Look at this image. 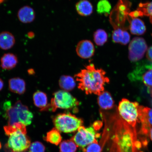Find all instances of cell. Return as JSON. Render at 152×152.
<instances>
[{
  "label": "cell",
  "mask_w": 152,
  "mask_h": 152,
  "mask_svg": "<svg viewBox=\"0 0 152 152\" xmlns=\"http://www.w3.org/2000/svg\"><path fill=\"white\" fill-rule=\"evenodd\" d=\"M110 152H118L115 148L112 147L111 151Z\"/></svg>",
  "instance_id": "obj_36"
},
{
  "label": "cell",
  "mask_w": 152,
  "mask_h": 152,
  "mask_svg": "<svg viewBox=\"0 0 152 152\" xmlns=\"http://www.w3.org/2000/svg\"><path fill=\"white\" fill-rule=\"evenodd\" d=\"M108 35L104 30L99 29L96 30L94 34V39L95 43L98 46H102L107 41Z\"/></svg>",
  "instance_id": "obj_26"
},
{
  "label": "cell",
  "mask_w": 152,
  "mask_h": 152,
  "mask_svg": "<svg viewBox=\"0 0 152 152\" xmlns=\"http://www.w3.org/2000/svg\"></svg>",
  "instance_id": "obj_39"
},
{
  "label": "cell",
  "mask_w": 152,
  "mask_h": 152,
  "mask_svg": "<svg viewBox=\"0 0 152 152\" xmlns=\"http://www.w3.org/2000/svg\"><path fill=\"white\" fill-rule=\"evenodd\" d=\"M34 34L32 32H30V33H28V37L30 38H33L34 37Z\"/></svg>",
  "instance_id": "obj_33"
},
{
  "label": "cell",
  "mask_w": 152,
  "mask_h": 152,
  "mask_svg": "<svg viewBox=\"0 0 152 152\" xmlns=\"http://www.w3.org/2000/svg\"><path fill=\"white\" fill-rule=\"evenodd\" d=\"M77 147L71 139L64 140L60 144V152H76Z\"/></svg>",
  "instance_id": "obj_27"
},
{
  "label": "cell",
  "mask_w": 152,
  "mask_h": 152,
  "mask_svg": "<svg viewBox=\"0 0 152 152\" xmlns=\"http://www.w3.org/2000/svg\"><path fill=\"white\" fill-rule=\"evenodd\" d=\"M112 38L114 42L126 45L130 41V36L126 31L121 29H114Z\"/></svg>",
  "instance_id": "obj_21"
},
{
  "label": "cell",
  "mask_w": 152,
  "mask_h": 152,
  "mask_svg": "<svg viewBox=\"0 0 152 152\" xmlns=\"http://www.w3.org/2000/svg\"><path fill=\"white\" fill-rule=\"evenodd\" d=\"M129 29L131 33L134 35H142L145 33L146 28L142 20L137 18H132L131 20Z\"/></svg>",
  "instance_id": "obj_20"
},
{
  "label": "cell",
  "mask_w": 152,
  "mask_h": 152,
  "mask_svg": "<svg viewBox=\"0 0 152 152\" xmlns=\"http://www.w3.org/2000/svg\"><path fill=\"white\" fill-rule=\"evenodd\" d=\"M44 138L45 141L56 145L60 144L62 140L60 132L55 128L48 132Z\"/></svg>",
  "instance_id": "obj_24"
},
{
  "label": "cell",
  "mask_w": 152,
  "mask_h": 152,
  "mask_svg": "<svg viewBox=\"0 0 152 152\" xmlns=\"http://www.w3.org/2000/svg\"><path fill=\"white\" fill-rule=\"evenodd\" d=\"M147 45L143 38H134L129 45V58L131 61H137L143 58L147 50Z\"/></svg>",
  "instance_id": "obj_10"
},
{
  "label": "cell",
  "mask_w": 152,
  "mask_h": 152,
  "mask_svg": "<svg viewBox=\"0 0 152 152\" xmlns=\"http://www.w3.org/2000/svg\"><path fill=\"white\" fill-rule=\"evenodd\" d=\"M149 136L152 141V127L150 129L149 132Z\"/></svg>",
  "instance_id": "obj_34"
},
{
  "label": "cell",
  "mask_w": 152,
  "mask_h": 152,
  "mask_svg": "<svg viewBox=\"0 0 152 152\" xmlns=\"http://www.w3.org/2000/svg\"><path fill=\"white\" fill-rule=\"evenodd\" d=\"M146 56L147 59L150 62H152V46L148 49Z\"/></svg>",
  "instance_id": "obj_31"
},
{
  "label": "cell",
  "mask_w": 152,
  "mask_h": 152,
  "mask_svg": "<svg viewBox=\"0 0 152 152\" xmlns=\"http://www.w3.org/2000/svg\"><path fill=\"white\" fill-rule=\"evenodd\" d=\"M4 86V82L0 78V91L2 90Z\"/></svg>",
  "instance_id": "obj_32"
},
{
  "label": "cell",
  "mask_w": 152,
  "mask_h": 152,
  "mask_svg": "<svg viewBox=\"0 0 152 152\" xmlns=\"http://www.w3.org/2000/svg\"><path fill=\"white\" fill-rule=\"evenodd\" d=\"M148 91L149 94H151V96H152V87L149 88L148 89Z\"/></svg>",
  "instance_id": "obj_35"
},
{
  "label": "cell",
  "mask_w": 152,
  "mask_h": 152,
  "mask_svg": "<svg viewBox=\"0 0 152 152\" xmlns=\"http://www.w3.org/2000/svg\"><path fill=\"white\" fill-rule=\"evenodd\" d=\"M9 87L11 92L22 95L26 92V83L24 80L20 78H12L9 80Z\"/></svg>",
  "instance_id": "obj_14"
},
{
  "label": "cell",
  "mask_w": 152,
  "mask_h": 152,
  "mask_svg": "<svg viewBox=\"0 0 152 152\" xmlns=\"http://www.w3.org/2000/svg\"><path fill=\"white\" fill-rule=\"evenodd\" d=\"M138 119L139 123H141L140 134L145 137L149 136V131L152 127V109L139 105Z\"/></svg>",
  "instance_id": "obj_11"
},
{
  "label": "cell",
  "mask_w": 152,
  "mask_h": 152,
  "mask_svg": "<svg viewBox=\"0 0 152 152\" xmlns=\"http://www.w3.org/2000/svg\"><path fill=\"white\" fill-rule=\"evenodd\" d=\"M76 11L80 16L87 17L92 14L93 5L88 0H80L76 4Z\"/></svg>",
  "instance_id": "obj_18"
},
{
  "label": "cell",
  "mask_w": 152,
  "mask_h": 152,
  "mask_svg": "<svg viewBox=\"0 0 152 152\" xmlns=\"http://www.w3.org/2000/svg\"><path fill=\"white\" fill-rule=\"evenodd\" d=\"M98 102L99 107L102 110H111L115 106L113 99L111 94L107 91H104L99 95Z\"/></svg>",
  "instance_id": "obj_16"
},
{
  "label": "cell",
  "mask_w": 152,
  "mask_h": 152,
  "mask_svg": "<svg viewBox=\"0 0 152 152\" xmlns=\"http://www.w3.org/2000/svg\"><path fill=\"white\" fill-rule=\"evenodd\" d=\"M1 144L0 143V149H1Z\"/></svg>",
  "instance_id": "obj_38"
},
{
  "label": "cell",
  "mask_w": 152,
  "mask_h": 152,
  "mask_svg": "<svg viewBox=\"0 0 152 152\" xmlns=\"http://www.w3.org/2000/svg\"><path fill=\"white\" fill-rule=\"evenodd\" d=\"M34 104L42 111L46 110L48 106V99L46 94L41 91H37L34 94Z\"/></svg>",
  "instance_id": "obj_22"
},
{
  "label": "cell",
  "mask_w": 152,
  "mask_h": 152,
  "mask_svg": "<svg viewBox=\"0 0 152 152\" xmlns=\"http://www.w3.org/2000/svg\"><path fill=\"white\" fill-rule=\"evenodd\" d=\"M102 146L96 140L83 150L84 152H102Z\"/></svg>",
  "instance_id": "obj_29"
},
{
  "label": "cell",
  "mask_w": 152,
  "mask_h": 152,
  "mask_svg": "<svg viewBox=\"0 0 152 152\" xmlns=\"http://www.w3.org/2000/svg\"><path fill=\"white\" fill-rule=\"evenodd\" d=\"M26 126L13 131L8 136L9 139L4 146L6 152H26L31 145V140L26 135Z\"/></svg>",
  "instance_id": "obj_5"
},
{
  "label": "cell",
  "mask_w": 152,
  "mask_h": 152,
  "mask_svg": "<svg viewBox=\"0 0 152 152\" xmlns=\"http://www.w3.org/2000/svg\"><path fill=\"white\" fill-rule=\"evenodd\" d=\"M4 1V0H0V3L3 2Z\"/></svg>",
  "instance_id": "obj_37"
},
{
  "label": "cell",
  "mask_w": 152,
  "mask_h": 152,
  "mask_svg": "<svg viewBox=\"0 0 152 152\" xmlns=\"http://www.w3.org/2000/svg\"><path fill=\"white\" fill-rule=\"evenodd\" d=\"M133 80L142 82L146 86L152 87V65H144L137 68L130 75Z\"/></svg>",
  "instance_id": "obj_12"
},
{
  "label": "cell",
  "mask_w": 152,
  "mask_h": 152,
  "mask_svg": "<svg viewBox=\"0 0 152 152\" xmlns=\"http://www.w3.org/2000/svg\"><path fill=\"white\" fill-rule=\"evenodd\" d=\"M5 116L7 120L8 125H12L20 123L28 126L31 124L33 115L27 106L18 101L14 105H11L9 102L5 104Z\"/></svg>",
  "instance_id": "obj_3"
},
{
  "label": "cell",
  "mask_w": 152,
  "mask_h": 152,
  "mask_svg": "<svg viewBox=\"0 0 152 152\" xmlns=\"http://www.w3.org/2000/svg\"><path fill=\"white\" fill-rule=\"evenodd\" d=\"M45 146L39 141L33 142L29 148V152H45Z\"/></svg>",
  "instance_id": "obj_30"
},
{
  "label": "cell",
  "mask_w": 152,
  "mask_h": 152,
  "mask_svg": "<svg viewBox=\"0 0 152 152\" xmlns=\"http://www.w3.org/2000/svg\"><path fill=\"white\" fill-rule=\"evenodd\" d=\"M59 85L63 90L68 92L75 88L76 83L73 78L71 76L63 75L60 78Z\"/></svg>",
  "instance_id": "obj_23"
},
{
  "label": "cell",
  "mask_w": 152,
  "mask_h": 152,
  "mask_svg": "<svg viewBox=\"0 0 152 152\" xmlns=\"http://www.w3.org/2000/svg\"><path fill=\"white\" fill-rule=\"evenodd\" d=\"M111 9V5L107 0H100L97 5V11L99 14L107 16Z\"/></svg>",
  "instance_id": "obj_28"
},
{
  "label": "cell",
  "mask_w": 152,
  "mask_h": 152,
  "mask_svg": "<svg viewBox=\"0 0 152 152\" xmlns=\"http://www.w3.org/2000/svg\"><path fill=\"white\" fill-rule=\"evenodd\" d=\"M137 102H132L123 98L119 102L118 111L120 116L132 128L136 129L138 119V107Z\"/></svg>",
  "instance_id": "obj_8"
},
{
  "label": "cell",
  "mask_w": 152,
  "mask_h": 152,
  "mask_svg": "<svg viewBox=\"0 0 152 152\" xmlns=\"http://www.w3.org/2000/svg\"><path fill=\"white\" fill-rule=\"evenodd\" d=\"M1 67L4 69H13L18 64V58L16 55L8 53L3 55L1 60Z\"/></svg>",
  "instance_id": "obj_17"
},
{
  "label": "cell",
  "mask_w": 152,
  "mask_h": 152,
  "mask_svg": "<svg viewBox=\"0 0 152 152\" xmlns=\"http://www.w3.org/2000/svg\"><path fill=\"white\" fill-rule=\"evenodd\" d=\"M105 127L113 132V147L118 152H136L141 146L137 139L136 129L119 115L117 108L114 113L104 115Z\"/></svg>",
  "instance_id": "obj_1"
},
{
  "label": "cell",
  "mask_w": 152,
  "mask_h": 152,
  "mask_svg": "<svg viewBox=\"0 0 152 152\" xmlns=\"http://www.w3.org/2000/svg\"><path fill=\"white\" fill-rule=\"evenodd\" d=\"M137 10L140 17L144 16L149 17L150 21L152 24V1L140 3Z\"/></svg>",
  "instance_id": "obj_25"
},
{
  "label": "cell",
  "mask_w": 152,
  "mask_h": 152,
  "mask_svg": "<svg viewBox=\"0 0 152 152\" xmlns=\"http://www.w3.org/2000/svg\"><path fill=\"white\" fill-rule=\"evenodd\" d=\"M15 39L14 36L8 31L0 33V48L3 50L10 49L15 45Z\"/></svg>",
  "instance_id": "obj_19"
},
{
  "label": "cell",
  "mask_w": 152,
  "mask_h": 152,
  "mask_svg": "<svg viewBox=\"0 0 152 152\" xmlns=\"http://www.w3.org/2000/svg\"><path fill=\"white\" fill-rule=\"evenodd\" d=\"M55 128L60 132L71 133L83 126L82 119L70 113H60L53 118Z\"/></svg>",
  "instance_id": "obj_6"
},
{
  "label": "cell",
  "mask_w": 152,
  "mask_h": 152,
  "mask_svg": "<svg viewBox=\"0 0 152 152\" xmlns=\"http://www.w3.org/2000/svg\"><path fill=\"white\" fill-rule=\"evenodd\" d=\"M99 136L100 134L97 133L94 127L86 128L81 126L71 139L75 142L78 147L83 150L96 140Z\"/></svg>",
  "instance_id": "obj_9"
},
{
  "label": "cell",
  "mask_w": 152,
  "mask_h": 152,
  "mask_svg": "<svg viewBox=\"0 0 152 152\" xmlns=\"http://www.w3.org/2000/svg\"><path fill=\"white\" fill-rule=\"evenodd\" d=\"M102 69H96L93 64L87 65L75 75L78 88L87 94L99 95L104 91V85L109 83V78Z\"/></svg>",
  "instance_id": "obj_2"
},
{
  "label": "cell",
  "mask_w": 152,
  "mask_h": 152,
  "mask_svg": "<svg viewBox=\"0 0 152 152\" xmlns=\"http://www.w3.org/2000/svg\"><path fill=\"white\" fill-rule=\"evenodd\" d=\"M95 47L94 44L89 40H83L77 43L76 51L81 58L88 59L94 56Z\"/></svg>",
  "instance_id": "obj_13"
},
{
  "label": "cell",
  "mask_w": 152,
  "mask_h": 152,
  "mask_svg": "<svg viewBox=\"0 0 152 152\" xmlns=\"http://www.w3.org/2000/svg\"><path fill=\"white\" fill-rule=\"evenodd\" d=\"M79 104L77 99L67 91H59L54 93L50 104L48 106L46 110L50 108L52 111L55 112L58 109H77Z\"/></svg>",
  "instance_id": "obj_7"
},
{
  "label": "cell",
  "mask_w": 152,
  "mask_h": 152,
  "mask_svg": "<svg viewBox=\"0 0 152 152\" xmlns=\"http://www.w3.org/2000/svg\"><path fill=\"white\" fill-rule=\"evenodd\" d=\"M131 5L132 3L128 0H119L110 16V21L114 29L125 31L128 29L126 24L130 25L131 17L129 18V14Z\"/></svg>",
  "instance_id": "obj_4"
},
{
  "label": "cell",
  "mask_w": 152,
  "mask_h": 152,
  "mask_svg": "<svg viewBox=\"0 0 152 152\" xmlns=\"http://www.w3.org/2000/svg\"><path fill=\"white\" fill-rule=\"evenodd\" d=\"M18 16L21 22L24 23H30L35 20V11L31 7L26 6L19 10Z\"/></svg>",
  "instance_id": "obj_15"
}]
</instances>
